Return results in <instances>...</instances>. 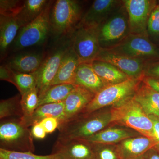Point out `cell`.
Instances as JSON below:
<instances>
[{"mask_svg":"<svg viewBox=\"0 0 159 159\" xmlns=\"http://www.w3.org/2000/svg\"><path fill=\"white\" fill-rule=\"evenodd\" d=\"M0 148L17 152H34L35 147L31 129L21 118L1 120Z\"/></svg>","mask_w":159,"mask_h":159,"instance_id":"obj_3","label":"cell"},{"mask_svg":"<svg viewBox=\"0 0 159 159\" xmlns=\"http://www.w3.org/2000/svg\"><path fill=\"white\" fill-rule=\"evenodd\" d=\"M80 63L72 46H70L63 57L57 74L51 86L62 84H73L75 72Z\"/></svg>","mask_w":159,"mask_h":159,"instance_id":"obj_19","label":"cell"},{"mask_svg":"<svg viewBox=\"0 0 159 159\" xmlns=\"http://www.w3.org/2000/svg\"><path fill=\"white\" fill-rule=\"evenodd\" d=\"M118 54L145 60L159 59V49L148 35L130 34L122 43L109 49Z\"/></svg>","mask_w":159,"mask_h":159,"instance_id":"obj_8","label":"cell"},{"mask_svg":"<svg viewBox=\"0 0 159 159\" xmlns=\"http://www.w3.org/2000/svg\"><path fill=\"white\" fill-rule=\"evenodd\" d=\"M148 37L159 40V10L157 6L152 12L147 24Z\"/></svg>","mask_w":159,"mask_h":159,"instance_id":"obj_33","label":"cell"},{"mask_svg":"<svg viewBox=\"0 0 159 159\" xmlns=\"http://www.w3.org/2000/svg\"><path fill=\"white\" fill-rule=\"evenodd\" d=\"M101 49L109 50L118 46L130 34L128 13L123 2L97 28Z\"/></svg>","mask_w":159,"mask_h":159,"instance_id":"obj_4","label":"cell"},{"mask_svg":"<svg viewBox=\"0 0 159 159\" xmlns=\"http://www.w3.org/2000/svg\"><path fill=\"white\" fill-rule=\"evenodd\" d=\"M111 120V107L82 113L60 124L58 138L87 139L110 125Z\"/></svg>","mask_w":159,"mask_h":159,"instance_id":"obj_1","label":"cell"},{"mask_svg":"<svg viewBox=\"0 0 159 159\" xmlns=\"http://www.w3.org/2000/svg\"><path fill=\"white\" fill-rule=\"evenodd\" d=\"M95 60L109 63L130 78L143 79L147 61L118 54L110 50L100 49Z\"/></svg>","mask_w":159,"mask_h":159,"instance_id":"obj_11","label":"cell"},{"mask_svg":"<svg viewBox=\"0 0 159 159\" xmlns=\"http://www.w3.org/2000/svg\"><path fill=\"white\" fill-rule=\"evenodd\" d=\"M0 159H60L55 154L41 156L32 152L9 151L0 148Z\"/></svg>","mask_w":159,"mask_h":159,"instance_id":"obj_31","label":"cell"},{"mask_svg":"<svg viewBox=\"0 0 159 159\" xmlns=\"http://www.w3.org/2000/svg\"><path fill=\"white\" fill-rule=\"evenodd\" d=\"M24 2L19 0H1L0 15L16 17L21 11Z\"/></svg>","mask_w":159,"mask_h":159,"instance_id":"obj_32","label":"cell"},{"mask_svg":"<svg viewBox=\"0 0 159 159\" xmlns=\"http://www.w3.org/2000/svg\"><path fill=\"white\" fill-rule=\"evenodd\" d=\"M156 145L154 139L142 135L128 138L117 144L122 159L140 158Z\"/></svg>","mask_w":159,"mask_h":159,"instance_id":"obj_16","label":"cell"},{"mask_svg":"<svg viewBox=\"0 0 159 159\" xmlns=\"http://www.w3.org/2000/svg\"><path fill=\"white\" fill-rule=\"evenodd\" d=\"M53 2L34 20L20 29L12 44L15 51L41 44L45 41L51 30L50 14Z\"/></svg>","mask_w":159,"mask_h":159,"instance_id":"obj_7","label":"cell"},{"mask_svg":"<svg viewBox=\"0 0 159 159\" xmlns=\"http://www.w3.org/2000/svg\"><path fill=\"white\" fill-rule=\"evenodd\" d=\"M73 84L82 87L95 95L106 87L89 63L80 64L75 72Z\"/></svg>","mask_w":159,"mask_h":159,"instance_id":"obj_18","label":"cell"},{"mask_svg":"<svg viewBox=\"0 0 159 159\" xmlns=\"http://www.w3.org/2000/svg\"><path fill=\"white\" fill-rule=\"evenodd\" d=\"M64 102L43 104L37 107L30 118L26 119H21L29 127L49 118H57L60 124L64 121Z\"/></svg>","mask_w":159,"mask_h":159,"instance_id":"obj_22","label":"cell"},{"mask_svg":"<svg viewBox=\"0 0 159 159\" xmlns=\"http://www.w3.org/2000/svg\"><path fill=\"white\" fill-rule=\"evenodd\" d=\"M75 87L76 85L72 84L51 86L39 97L38 107L47 103L64 102Z\"/></svg>","mask_w":159,"mask_h":159,"instance_id":"obj_26","label":"cell"},{"mask_svg":"<svg viewBox=\"0 0 159 159\" xmlns=\"http://www.w3.org/2000/svg\"><path fill=\"white\" fill-rule=\"evenodd\" d=\"M81 8L74 0H57L50 11L51 30L57 35L73 33L82 20Z\"/></svg>","mask_w":159,"mask_h":159,"instance_id":"obj_6","label":"cell"},{"mask_svg":"<svg viewBox=\"0 0 159 159\" xmlns=\"http://www.w3.org/2000/svg\"><path fill=\"white\" fill-rule=\"evenodd\" d=\"M122 3L117 0H96L82 16L80 24L97 29Z\"/></svg>","mask_w":159,"mask_h":159,"instance_id":"obj_14","label":"cell"},{"mask_svg":"<svg viewBox=\"0 0 159 159\" xmlns=\"http://www.w3.org/2000/svg\"><path fill=\"white\" fill-rule=\"evenodd\" d=\"M142 159H159V152L154 148H151L142 156Z\"/></svg>","mask_w":159,"mask_h":159,"instance_id":"obj_40","label":"cell"},{"mask_svg":"<svg viewBox=\"0 0 159 159\" xmlns=\"http://www.w3.org/2000/svg\"><path fill=\"white\" fill-rule=\"evenodd\" d=\"M142 79L129 78L120 83L105 87L95 95L82 113H89L115 106L133 97Z\"/></svg>","mask_w":159,"mask_h":159,"instance_id":"obj_5","label":"cell"},{"mask_svg":"<svg viewBox=\"0 0 159 159\" xmlns=\"http://www.w3.org/2000/svg\"><path fill=\"white\" fill-rule=\"evenodd\" d=\"M21 104L23 114V119H29L32 116L39 105V93L35 87L21 95Z\"/></svg>","mask_w":159,"mask_h":159,"instance_id":"obj_29","label":"cell"},{"mask_svg":"<svg viewBox=\"0 0 159 159\" xmlns=\"http://www.w3.org/2000/svg\"><path fill=\"white\" fill-rule=\"evenodd\" d=\"M21 95L6 99L0 102V119L22 118L23 114L21 104Z\"/></svg>","mask_w":159,"mask_h":159,"instance_id":"obj_27","label":"cell"},{"mask_svg":"<svg viewBox=\"0 0 159 159\" xmlns=\"http://www.w3.org/2000/svg\"><path fill=\"white\" fill-rule=\"evenodd\" d=\"M68 48L62 47L56 49L44 58L39 68L35 73L39 97L51 86Z\"/></svg>","mask_w":159,"mask_h":159,"instance_id":"obj_13","label":"cell"},{"mask_svg":"<svg viewBox=\"0 0 159 159\" xmlns=\"http://www.w3.org/2000/svg\"><path fill=\"white\" fill-rule=\"evenodd\" d=\"M95 95L84 88L76 85L64 101L65 119L63 122L82 113Z\"/></svg>","mask_w":159,"mask_h":159,"instance_id":"obj_15","label":"cell"},{"mask_svg":"<svg viewBox=\"0 0 159 159\" xmlns=\"http://www.w3.org/2000/svg\"><path fill=\"white\" fill-rule=\"evenodd\" d=\"M22 26L16 17L0 15V51L1 56L6 54L14 42Z\"/></svg>","mask_w":159,"mask_h":159,"instance_id":"obj_23","label":"cell"},{"mask_svg":"<svg viewBox=\"0 0 159 159\" xmlns=\"http://www.w3.org/2000/svg\"><path fill=\"white\" fill-rule=\"evenodd\" d=\"M11 83L16 87L20 95H22L36 87V75L35 73L27 74L12 70Z\"/></svg>","mask_w":159,"mask_h":159,"instance_id":"obj_28","label":"cell"},{"mask_svg":"<svg viewBox=\"0 0 159 159\" xmlns=\"http://www.w3.org/2000/svg\"></svg>","mask_w":159,"mask_h":159,"instance_id":"obj_43","label":"cell"},{"mask_svg":"<svg viewBox=\"0 0 159 159\" xmlns=\"http://www.w3.org/2000/svg\"><path fill=\"white\" fill-rule=\"evenodd\" d=\"M128 13L130 34L148 35L147 24L156 2L150 0L122 1Z\"/></svg>","mask_w":159,"mask_h":159,"instance_id":"obj_10","label":"cell"},{"mask_svg":"<svg viewBox=\"0 0 159 159\" xmlns=\"http://www.w3.org/2000/svg\"><path fill=\"white\" fill-rule=\"evenodd\" d=\"M47 134L54 132L59 126V120L57 118H49L43 120L40 122Z\"/></svg>","mask_w":159,"mask_h":159,"instance_id":"obj_35","label":"cell"},{"mask_svg":"<svg viewBox=\"0 0 159 159\" xmlns=\"http://www.w3.org/2000/svg\"><path fill=\"white\" fill-rule=\"evenodd\" d=\"M133 98L148 116L159 117V92L143 82L140 84Z\"/></svg>","mask_w":159,"mask_h":159,"instance_id":"obj_21","label":"cell"},{"mask_svg":"<svg viewBox=\"0 0 159 159\" xmlns=\"http://www.w3.org/2000/svg\"><path fill=\"white\" fill-rule=\"evenodd\" d=\"M157 7L158 9V10H159V4H158V5L157 6Z\"/></svg>","mask_w":159,"mask_h":159,"instance_id":"obj_41","label":"cell"},{"mask_svg":"<svg viewBox=\"0 0 159 159\" xmlns=\"http://www.w3.org/2000/svg\"><path fill=\"white\" fill-rule=\"evenodd\" d=\"M148 116L153 123L154 137L156 142V145L153 148L159 152V117L152 115Z\"/></svg>","mask_w":159,"mask_h":159,"instance_id":"obj_36","label":"cell"},{"mask_svg":"<svg viewBox=\"0 0 159 159\" xmlns=\"http://www.w3.org/2000/svg\"><path fill=\"white\" fill-rule=\"evenodd\" d=\"M91 65L106 87L120 83L130 78L109 63L95 60Z\"/></svg>","mask_w":159,"mask_h":159,"instance_id":"obj_24","label":"cell"},{"mask_svg":"<svg viewBox=\"0 0 159 159\" xmlns=\"http://www.w3.org/2000/svg\"><path fill=\"white\" fill-rule=\"evenodd\" d=\"M142 81L152 88L159 92V80L144 77L142 79Z\"/></svg>","mask_w":159,"mask_h":159,"instance_id":"obj_39","label":"cell"},{"mask_svg":"<svg viewBox=\"0 0 159 159\" xmlns=\"http://www.w3.org/2000/svg\"><path fill=\"white\" fill-rule=\"evenodd\" d=\"M44 58L41 53H20L11 57L6 65L15 72L34 74L39 68Z\"/></svg>","mask_w":159,"mask_h":159,"instance_id":"obj_20","label":"cell"},{"mask_svg":"<svg viewBox=\"0 0 159 159\" xmlns=\"http://www.w3.org/2000/svg\"><path fill=\"white\" fill-rule=\"evenodd\" d=\"M12 70L7 65H2L0 67V79L2 80L11 82Z\"/></svg>","mask_w":159,"mask_h":159,"instance_id":"obj_38","label":"cell"},{"mask_svg":"<svg viewBox=\"0 0 159 159\" xmlns=\"http://www.w3.org/2000/svg\"><path fill=\"white\" fill-rule=\"evenodd\" d=\"M137 159H142V157L140 158Z\"/></svg>","mask_w":159,"mask_h":159,"instance_id":"obj_42","label":"cell"},{"mask_svg":"<svg viewBox=\"0 0 159 159\" xmlns=\"http://www.w3.org/2000/svg\"><path fill=\"white\" fill-rule=\"evenodd\" d=\"M72 34V47L80 63H91L101 49L97 29L79 24Z\"/></svg>","mask_w":159,"mask_h":159,"instance_id":"obj_9","label":"cell"},{"mask_svg":"<svg viewBox=\"0 0 159 159\" xmlns=\"http://www.w3.org/2000/svg\"><path fill=\"white\" fill-rule=\"evenodd\" d=\"M147 62L144 69V77L159 80V61Z\"/></svg>","mask_w":159,"mask_h":159,"instance_id":"obj_34","label":"cell"},{"mask_svg":"<svg viewBox=\"0 0 159 159\" xmlns=\"http://www.w3.org/2000/svg\"><path fill=\"white\" fill-rule=\"evenodd\" d=\"M111 111L110 125L127 127L154 139L152 121L133 97L111 107Z\"/></svg>","mask_w":159,"mask_h":159,"instance_id":"obj_2","label":"cell"},{"mask_svg":"<svg viewBox=\"0 0 159 159\" xmlns=\"http://www.w3.org/2000/svg\"><path fill=\"white\" fill-rule=\"evenodd\" d=\"M140 134L130 129L118 125H110L98 133L84 139L93 143L117 145L125 139Z\"/></svg>","mask_w":159,"mask_h":159,"instance_id":"obj_17","label":"cell"},{"mask_svg":"<svg viewBox=\"0 0 159 159\" xmlns=\"http://www.w3.org/2000/svg\"><path fill=\"white\" fill-rule=\"evenodd\" d=\"M52 153L60 159H95L93 144L84 139L58 138Z\"/></svg>","mask_w":159,"mask_h":159,"instance_id":"obj_12","label":"cell"},{"mask_svg":"<svg viewBox=\"0 0 159 159\" xmlns=\"http://www.w3.org/2000/svg\"><path fill=\"white\" fill-rule=\"evenodd\" d=\"M31 132L33 138L39 139H44L47 134L44 128L40 123H37L32 126Z\"/></svg>","mask_w":159,"mask_h":159,"instance_id":"obj_37","label":"cell"},{"mask_svg":"<svg viewBox=\"0 0 159 159\" xmlns=\"http://www.w3.org/2000/svg\"><path fill=\"white\" fill-rule=\"evenodd\" d=\"M52 1L26 0L21 11L16 16L22 27L34 20L45 10Z\"/></svg>","mask_w":159,"mask_h":159,"instance_id":"obj_25","label":"cell"},{"mask_svg":"<svg viewBox=\"0 0 159 159\" xmlns=\"http://www.w3.org/2000/svg\"><path fill=\"white\" fill-rule=\"evenodd\" d=\"M92 143L95 159H122L117 145Z\"/></svg>","mask_w":159,"mask_h":159,"instance_id":"obj_30","label":"cell"}]
</instances>
